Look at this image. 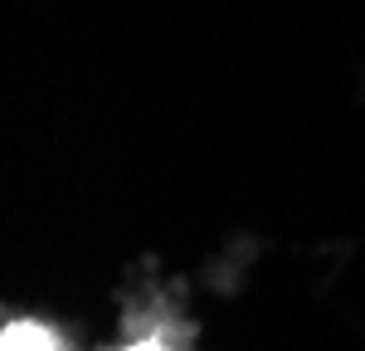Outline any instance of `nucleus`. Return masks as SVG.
Segmentation results:
<instances>
[{
	"instance_id": "1",
	"label": "nucleus",
	"mask_w": 365,
	"mask_h": 351,
	"mask_svg": "<svg viewBox=\"0 0 365 351\" xmlns=\"http://www.w3.org/2000/svg\"><path fill=\"white\" fill-rule=\"evenodd\" d=\"M0 351H63L44 322H10L0 332Z\"/></svg>"
},
{
	"instance_id": "2",
	"label": "nucleus",
	"mask_w": 365,
	"mask_h": 351,
	"mask_svg": "<svg viewBox=\"0 0 365 351\" xmlns=\"http://www.w3.org/2000/svg\"><path fill=\"white\" fill-rule=\"evenodd\" d=\"M127 351H166V342H156V337H146V342H137V347H127Z\"/></svg>"
}]
</instances>
